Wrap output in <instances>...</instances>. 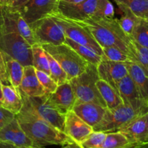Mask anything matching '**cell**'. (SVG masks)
<instances>
[{"label":"cell","mask_w":148,"mask_h":148,"mask_svg":"<svg viewBox=\"0 0 148 148\" xmlns=\"http://www.w3.org/2000/svg\"><path fill=\"white\" fill-rule=\"evenodd\" d=\"M131 37L140 46L148 49V20L138 19Z\"/></svg>","instance_id":"obj_28"},{"label":"cell","mask_w":148,"mask_h":148,"mask_svg":"<svg viewBox=\"0 0 148 148\" xmlns=\"http://www.w3.org/2000/svg\"><path fill=\"white\" fill-rule=\"evenodd\" d=\"M2 101H3V96H2V83L0 82V106H2Z\"/></svg>","instance_id":"obj_40"},{"label":"cell","mask_w":148,"mask_h":148,"mask_svg":"<svg viewBox=\"0 0 148 148\" xmlns=\"http://www.w3.org/2000/svg\"><path fill=\"white\" fill-rule=\"evenodd\" d=\"M130 144L128 139L120 132L106 133L101 148H125Z\"/></svg>","instance_id":"obj_30"},{"label":"cell","mask_w":148,"mask_h":148,"mask_svg":"<svg viewBox=\"0 0 148 148\" xmlns=\"http://www.w3.org/2000/svg\"><path fill=\"white\" fill-rule=\"evenodd\" d=\"M20 93L23 101L28 104L38 116L64 132L65 114L53 106L49 101L47 93L41 97H29L21 91Z\"/></svg>","instance_id":"obj_8"},{"label":"cell","mask_w":148,"mask_h":148,"mask_svg":"<svg viewBox=\"0 0 148 148\" xmlns=\"http://www.w3.org/2000/svg\"><path fill=\"white\" fill-rule=\"evenodd\" d=\"M96 86L108 110H113L123 104L119 95L111 85L104 80L98 79Z\"/></svg>","instance_id":"obj_23"},{"label":"cell","mask_w":148,"mask_h":148,"mask_svg":"<svg viewBox=\"0 0 148 148\" xmlns=\"http://www.w3.org/2000/svg\"><path fill=\"white\" fill-rule=\"evenodd\" d=\"M76 22L88 28L101 48L116 46L127 53L130 59L132 38L123 31L118 19L92 16L82 21Z\"/></svg>","instance_id":"obj_2"},{"label":"cell","mask_w":148,"mask_h":148,"mask_svg":"<svg viewBox=\"0 0 148 148\" xmlns=\"http://www.w3.org/2000/svg\"><path fill=\"white\" fill-rule=\"evenodd\" d=\"M15 117L22 129L36 147L65 146L75 143L64 132L60 131L38 116L25 101H23L21 111Z\"/></svg>","instance_id":"obj_1"},{"label":"cell","mask_w":148,"mask_h":148,"mask_svg":"<svg viewBox=\"0 0 148 148\" xmlns=\"http://www.w3.org/2000/svg\"><path fill=\"white\" fill-rule=\"evenodd\" d=\"M102 51L103 59L117 62H127L131 61L128 55L116 46H106L102 48Z\"/></svg>","instance_id":"obj_32"},{"label":"cell","mask_w":148,"mask_h":148,"mask_svg":"<svg viewBox=\"0 0 148 148\" xmlns=\"http://www.w3.org/2000/svg\"><path fill=\"white\" fill-rule=\"evenodd\" d=\"M98 79L97 66L88 63L86 69L80 75L69 80L73 89L76 102L94 103L106 108L96 86Z\"/></svg>","instance_id":"obj_4"},{"label":"cell","mask_w":148,"mask_h":148,"mask_svg":"<svg viewBox=\"0 0 148 148\" xmlns=\"http://www.w3.org/2000/svg\"><path fill=\"white\" fill-rule=\"evenodd\" d=\"M145 115L130 106L121 104L113 110L106 109L103 117L93 131L108 133L117 132L140 116Z\"/></svg>","instance_id":"obj_9"},{"label":"cell","mask_w":148,"mask_h":148,"mask_svg":"<svg viewBox=\"0 0 148 148\" xmlns=\"http://www.w3.org/2000/svg\"><path fill=\"white\" fill-rule=\"evenodd\" d=\"M46 53L49 61V72H50L49 75L56 82L58 85H62L68 81L66 72L62 69L60 64L48 52L46 51Z\"/></svg>","instance_id":"obj_31"},{"label":"cell","mask_w":148,"mask_h":148,"mask_svg":"<svg viewBox=\"0 0 148 148\" xmlns=\"http://www.w3.org/2000/svg\"><path fill=\"white\" fill-rule=\"evenodd\" d=\"M63 30L65 36L76 43L89 48L102 56L103 51L87 27L75 20L66 18L58 12L50 15Z\"/></svg>","instance_id":"obj_7"},{"label":"cell","mask_w":148,"mask_h":148,"mask_svg":"<svg viewBox=\"0 0 148 148\" xmlns=\"http://www.w3.org/2000/svg\"><path fill=\"white\" fill-rule=\"evenodd\" d=\"M58 12L66 18L82 21L92 16L114 17V7L109 0H85L70 4L59 0Z\"/></svg>","instance_id":"obj_3"},{"label":"cell","mask_w":148,"mask_h":148,"mask_svg":"<svg viewBox=\"0 0 148 148\" xmlns=\"http://www.w3.org/2000/svg\"><path fill=\"white\" fill-rule=\"evenodd\" d=\"M29 0H9L7 7L13 10L18 11L22 6L24 5Z\"/></svg>","instance_id":"obj_37"},{"label":"cell","mask_w":148,"mask_h":148,"mask_svg":"<svg viewBox=\"0 0 148 148\" xmlns=\"http://www.w3.org/2000/svg\"><path fill=\"white\" fill-rule=\"evenodd\" d=\"M0 148H19L16 146L10 144V143H5L0 140Z\"/></svg>","instance_id":"obj_38"},{"label":"cell","mask_w":148,"mask_h":148,"mask_svg":"<svg viewBox=\"0 0 148 148\" xmlns=\"http://www.w3.org/2000/svg\"><path fill=\"white\" fill-rule=\"evenodd\" d=\"M126 64L129 75L135 84L142 98L148 103V75L135 62L129 61Z\"/></svg>","instance_id":"obj_21"},{"label":"cell","mask_w":148,"mask_h":148,"mask_svg":"<svg viewBox=\"0 0 148 148\" xmlns=\"http://www.w3.org/2000/svg\"><path fill=\"white\" fill-rule=\"evenodd\" d=\"M119 132L125 135L130 141V144L141 143L148 141L147 114L140 116L133 119L127 125L120 129Z\"/></svg>","instance_id":"obj_18"},{"label":"cell","mask_w":148,"mask_h":148,"mask_svg":"<svg viewBox=\"0 0 148 148\" xmlns=\"http://www.w3.org/2000/svg\"><path fill=\"white\" fill-rule=\"evenodd\" d=\"M19 90L29 97H41L46 92L36 73V69L32 65L24 66V73Z\"/></svg>","instance_id":"obj_20"},{"label":"cell","mask_w":148,"mask_h":148,"mask_svg":"<svg viewBox=\"0 0 148 148\" xmlns=\"http://www.w3.org/2000/svg\"><path fill=\"white\" fill-rule=\"evenodd\" d=\"M2 106L15 116L18 114L23 106L20 91L11 85L2 84Z\"/></svg>","instance_id":"obj_22"},{"label":"cell","mask_w":148,"mask_h":148,"mask_svg":"<svg viewBox=\"0 0 148 148\" xmlns=\"http://www.w3.org/2000/svg\"><path fill=\"white\" fill-rule=\"evenodd\" d=\"M14 117V114L0 106V130L10 123Z\"/></svg>","instance_id":"obj_35"},{"label":"cell","mask_w":148,"mask_h":148,"mask_svg":"<svg viewBox=\"0 0 148 148\" xmlns=\"http://www.w3.org/2000/svg\"><path fill=\"white\" fill-rule=\"evenodd\" d=\"M32 66L36 70L42 71L49 75L50 74L46 51L38 43L32 46Z\"/></svg>","instance_id":"obj_27"},{"label":"cell","mask_w":148,"mask_h":148,"mask_svg":"<svg viewBox=\"0 0 148 148\" xmlns=\"http://www.w3.org/2000/svg\"><path fill=\"white\" fill-rule=\"evenodd\" d=\"M36 73L37 75V77L38 79L39 82H40L42 86L43 87L44 90H46V92L47 94L52 93L54 92L57 88L58 85L56 82L51 77L49 74L46 73L42 71L36 70Z\"/></svg>","instance_id":"obj_34"},{"label":"cell","mask_w":148,"mask_h":148,"mask_svg":"<svg viewBox=\"0 0 148 148\" xmlns=\"http://www.w3.org/2000/svg\"><path fill=\"white\" fill-rule=\"evenodd\" d=\"M48 97L53 106L64 114L72 111L76 103V98L69 81L58 85L56 90L48 94Z\"/></svg>","instance_id":"obj_17"},{"label":"cell","mask_w":148,"mask_h":148,"mask_svg":"<svg viewBox=\"0 0 148 148\" xmlns=\"http://www.w3.org/2000/svg\"><path fill=\"white\" fill-rule=\"evenodd\" d=\"M147 124H148V112L147 114Z\"/></svg>","instance_id":"obj_44"},{"label":"cell","mask_w":148,"mask_h":148,"mask_svg":"<svg viewBox=\"0 0 148 148\" xmlns=\"http://www.w3.org/2000/svg\"><path fill=\"white\" fill-rule=\"evenodd\" d=\"M64 43L73 49L88 63L93 64L95 66H98V64L102 60V56L95 53L94 51L91 50L90 49L83 46V45L76 43L68 38L66 37Z\"/></svg>","instance_id":"obj_25"},{"label":"cell","mask_w":148,"mask_h":148,"mask_svg":"<svg viewBox=\"0 0 148 148\" xmlns=\"http://www.w3.org/2000/svg\"><path fill=\"white\" fill-rule=\"evenodd\" d=\"M3 56L5 62L10 85L14 89L18 90L24 73V66H23L18 61L10 57L4 53H3Z\"/></svg>","instance_id":"obj_24"},{"label":"cell","mask_w":148,"mask_h":148,"mask_svg":"<svg viewBox=\"0 0 148 148\" xmlns=\"http://www.w3.org/2000/svg\"><path fill=\"white\" fill-rule=\"evenodd\" d=\"M66 72L68 81L80 75L86 69L88 63L73 49L66 43L57 45H41Z\"/></svg>","instance_id":"obj_5"},{"label":"cell","mask_w":148,"mask_h":148,"mask_svg":"<svg viewBox=\"0 0 148 148\" xmlns=\"http://www.w3.org/2000/svg\"><path fill=\"white\" fill-rule=\"evenodd\" d=\"M60 1H64L66 3H70V4H77V3H80L82 1H85V0H60Z\"/></svg>","instance_id":"obj_39"},{"label":"cell","mask_w":148,"mask_h":148,"mask_svg":"<svg viewBox=\"0 0 148 148\" xmlns=\"http://www.w3.org/2000/svg\"><path fill=\"white\" fill-rule=\"evenodd\" d=\"M9 0H0V7L1 6H7Z\"/></svg>","instance_id":"obj_42"},{"label":"cell","mask_w":148,"mask_h":148,"mask_svg":"<svg viewBox=\"0 0 148 148\" xmlns=\"http://www.w3.org/2000/svg\"><path fill=\"white\" fill-rule=\"evenodd\" d=\"M99 79L114 88L116 84L129 75L126 62H117L103 59L97 66Z\"/></svg>","instance_id":"obj_15"},{"label":"cell","mask_w":148,"mask_h":148,"mask_svg":"<svg viewBox=\"0 0 148 148\" xmlns=\"http://www.w3.org/2000/svg\"><path fill=\"white\" fill-rule=\"evenodd\" d=\"M62 148H79V147L77 145L75 144V143H73V144L67 145L63 146V147Z\"/></svg>","instance_id":"obj_41"},{"label":"cell","mask_w":148,"mask_h":148,"mask_svg":"<svg viewBox=\"0 0 148 148\" xmlns=\"http://www.w3.org/2000/svg\"><path fill=\"white\" fill-rule=\"evenodd\" d=\"M93 129L79 118L73 111L65 114L64 133L77 145L84 141Z\"/></svg>","instance_id":"obj_14"},{"label":"cell","mask_w":148,"mask_h":148,"mask_svg":"<svg viewBox=\"0 0 148 148\" xmlns=\"http://www.w3.org/2000/svg\"><path fill=\"white\" fill-rule=\"evenodd\" d=\"M0 140L17 147L35 146L32 140L22 129L16 117L0 130Z\"/></svg>","instance_id":"obj_16"},{"label":"cell","mask_w":148,"mask_h":148,"mask_svg":"<svg viewBox=\"0 0 148 148\" xmlns=\"http://www.w3.org/2000/svg\"><path fill=\"white\" fill-rule=\"evenodd\" d=\"M19 148H42V147H35V146H29V147H19Z\"/></svg>","instance_id":"obj_43"},{"label":"cell","mask_w":148,"mask_h":148,"mask_svg":"<svg viewBox=\"0 0 148 148\" xmlns=\"http://www.w3.org/2000/svg\"><path fill=\"white\" fill-rule=\"evenodd\" d=\"M0 82L4 85H10L7 69H6L5 62H4L3 53H1V51H0Z\"/></svg>","instance_id":"obj_36"},{"label":"cell","mask_w":148,"mask_h":148,"mask_svg":"<svg viewBox=\"0 0 148 148\" xmlns=\"http://www.w3.org/2000/svg\"><path fill=\"white\" fill-rule=\"evenodd\" d=\"M0 31L17 32L31 46L38 44L30 25L26 23L18 11L7 6L0 7Z\"/></svg>","instance_id":"obj_10"},{"label":"cell","mask_w":148,"mask_h":148,"mask_svg":"<svg viewBox=\"0 0 148 148\" xmlns=\"http://www.w3.org/2000/svg\"><path fill=\"white\" fill-rule=\"evenodd\" d=\"M59 0H29L18 10L30 25L38 20L58 12Z\"/></svg>","instance_id":"obj_12"},{"label":"cell","mask_w":148,"mask_h":148,"mask_svg":"<svg viewBox=\"0 0 148 148\" xmlns=\"http://www.w3.org/2000/svg\"><path fill=\"white\" fill-rule=\"evenodd\" d=\"M30 26L39 44L57 46L64 43L66 36L63 30L51 16L40 19Z\"/></svg>","instance_id":"obj_11"},{"label":"cell","mask_w":148,"mask_h":148,"mask_svg":"<svg viewBox=\"0 0 148 148\" xmlns=\"http://www.w3.org/2000/svg\"><path fill=\"white\" fill-rule=\"evenodd\" d=\"M0 51L23 66L32 65V46L17 32L0 31Z\"/></svg>","instance_id":"obj_6"},{"label":"cell","mask_w":148,"mask_h":148,"mask_svg":"<svg viewBox=\"0 0 148 148\" xmlns=\"http://www.w3.org/2000/svg\"><path fill=\"white\" fill-rule=\"evenodd\" d=\"M107 108L90 102H76L72 111L92 129L98 125Z\"/></svg>","instance_id":"obj_19"},{"label":"cell","mask_w":148,"mask_h":148,"mask_svg":"<svg viewBox=\"0 0 148 148\" xmlns=\"http://www.w3.org/2000/svg\"><path fill=\"white\" fill-rule=\"evenodd\" d=\"M118 7L123 12V15L119 20L120 27L126 34L128 35L129 36H131L139 17H137L135 14H133L130 10L126 7L122 6H118Z\"/></svg>","instance_id":"obj_29"},{"label":"cell","mask_w":148,"mask_h":148,"mask_svg":"<svg viewBox=\"0 0 148 148\" xmlns=\"http://www.w3.org/2000/svg\"><path fill=\"white\" fill-rule=\"evenodd\" d=\"M114 89L119 95L123 103L130 106L142 114H147L148 103L142 98L130 75L119 81L114 86Z\"/></svg>","instance_id":"obj_13"},{"label":"cell","mask_w":148,"mask_h":148,"mask_svg":"<svg viewBox=\"0 0 148 148\" xmlns=\"http://www.w3.org/2000/svg\"><path fill=\"white\" fill-rule=\"evenodd\" d=\"M106 136V133L93 131L78 146L79 148H101Z\"/></svg>","instance_id":"obj_33"},{"label":"cell","mask_w":148,"mask_h":148,"mask_svg":"<svg viewBox=\"0 0 148 148\" xmlns=\"http://www.w3.org/2000/svg\"><path fill=\"white\" fill-rule=\"evenodd\" d=\"M118 6L130 10L137 17L148 20V0H114Z\"/></svg>","instance_id":"obj_26"}]
</instances>
